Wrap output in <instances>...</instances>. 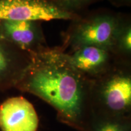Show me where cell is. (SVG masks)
<instances>
[{
    "label": "cell",
    "instance_id": "cell-9",
    "mask_svg": "<svg viewBox=\"0 0 131 131\" xmlns=\"http://www.w3.org/2000/svg\"><path fill=\"white\" fill-rule=\"evenodd\" d=\"M111 51L122 63L131 64V17L123 14L113 40Z\"/></svg>",
    "mask_w": 131,
    "mask_h": 131
},
{
    "label": "cell",
    "instance_id": "cell-2",
    "mask_svg": "<svg viewBox=\"0 0 131 131\" xmlns=\"http://www.w3.org/2000/svg\"><path fill=\"white\" fill-rule=\"evenodd\" d=\"M91 107V115L131 118V64L119 63L93 80Z\"/></svg>",
    "mask_w": 131,
    "mask_h": 131
},
{
    "label": "cell",
    "instance_id": "cell-6",
    "mask_svg": "<svg viewBox=\"0 0 131 131\" xmlns=\"http://www.w3.org/2000/svg\"><path fill=\"white\" fill-rule=\"evenodd\" d=\"M65 53L73 68L91 81L101 77L122 63L111 50L94 46L81 47Z\"/></svg>",
    "mask_w": 131,
    "mask_h": 131
},
{
    "label": "cell",
    "instance_id": "cell-11",
    "mask_svg": "<svg viewBox=\"0 0 131 131\" xmlns=\"http://www.w3.org/2000/svg\"><path fill=\"white\" fill-rule=\"evenodd\" d=\"M57 7L75 15H81L92 5L101 0H47Z\"/></svg>",
    "mask_w": 131,
    "mask_h": 131
},
{
    "label": "cell",
    "instance_id": "cell-8",
    "mask_svg": "<svg viewBox=\"0 0 131 131\" xmlns=\"http://www.w3.org/2000/svg\"><path fill=\"white\" fill-rule=\"evenodd\" d=\"M32 61V55L0 38V92L15 88Z\"/></svg>",
    "mask_w": 131,
    "mask_h": 131
},
{
    "label": "cell",
    "instance_id": "cell-1",
    "mask_svg": "<svg viewBox=\"0 0 131 131\" xmlns=\"http://www.w3.org/2000/svg\"><path fill=\"white\" fill-rule=\"evenodd\" d=\"M92 81L73 68L59 46L32 55V61L15 88L53 107L57 118L78 131L91 117Z\"/></svg>",
    "mask_w": 131,
    "mask_h": 131
},
{
    "label": "cell",
    "instance_id": "cell-5",
    "mask_svg": "<svg viewBox=\"0 0 131 131\" xmlns=\"http://www.w3.org/2000/svg\"><path fill=\"white\" fill-rule=\"evenodd\" d=\"M42 21L0 19V38L31 55L49 47Z\"/></svg>",
    "mask_w": 131,
    "mask_h": 131
},
{
    "label": "cell",
    "instance_id": "cell-3",
    "mask_svg": "<svg viewBox=\"0 0 131 131\" xmlns=\"http://www.w3.org/2000/svg\"><path fill=\"white\" fill-rule=\"evenodd\" d=\"M122 13L108 9L88 10L70 21L59 46L68 52L80 47L94 46L111 50Z\"/></svg>",
    "mask_w": 131,
    "mask_h": 131
},
{
    "label": "cell",
    "instance_id": "cell-7",
    "mask_svg": "<svg viewBox=\"0 0 131 131\" xmlns=\"http://www.w3.org/2000/svg\"><path fill=\"white\" fill-rule=\"evenodd\" d=\"M38 124L35 108L23 96L10 97L0 104L1 131H37Z\"/></svg>",
    "mask_w": 131,
    "mask_h": 131
},
{
    "label": "cell",
    "instance_id": "cell-10",
    "mask_svg": "<svg viewBox=\"0 0 131 131\" xmlns=\"http://www.w3.org/2000/svg\"><path fill=\"white\" fill-rule=\"evenodd\" d=\"M81 131H131V118L92 114L88 124Z\"/></svg>",
    "mask_w": 131,
    "mask_h": 131
},
{
    "label": "cell",
    "instance_id": "cell-4",
    "mask_svg": "<svg viewBox=\"0 0 131 131\" xmlns=\"http://www.w3.org/2000/svg\"><path fill=\"white\" fill-rule=\"evenodd\" d=\"M78 16L47 0H0V19L70 21Z\"/></svg>",
    "mask_w": 131,
    "mask_h": 131
},
{
    "label": "cell",
    "instance_id": "cell-12",
    "mask_svg": "<svg viewBox=\"0 0 131 131\" xmlns=\"http://www.w3.org/2000/svg\"><path fill=\"white\" fill-rule=\"evenodd\" d=\"M114 6L117 7H130L131 0H107Z\"/></svg>",
    "mask_w": 131,
    "mask_h": 131
}]
</instances>
